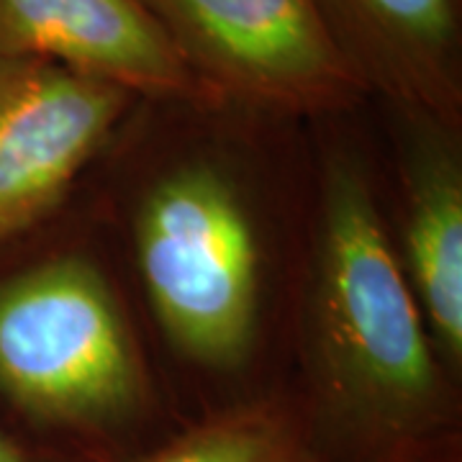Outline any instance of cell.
<instances>
[{
  "mask_svg": "<svg viewBox=\"0 0 462 462\" xmlns=\"http://www.w3.org/2000/svg\"><path fill=\"white\" fill-rule=\"evenodd\" d=\"M80 200L170 396L185 388L208 413L291 385L316 211L311 121L211 93L136 98Z\"/></svg>",
  "mask_w": 462,
  "mask_h": 462,
  "instance_id": "cell-1",
  "label": "cell"
},
{
  "mask_svg": "<svg viewBox=\"0 0 462 462\" xmlns=\"http://www.w3.org/2000/svg\"><path fill=\"white\" fill-rule=\"evenodd\" d=\"M363 111L311 121L316 211L291 388L319 457L437 462L457 449L460 378L398 263Z\"/></svg>",
  "mask_w": 462,
  "mask_h": 462,
  "instance_id": "cell-2",
  "label": "cell"
},
{
  "mask_svg": "<svg viewBox=\"0 0 462 462\" xmlns=\"http://www.w3.org/2000/svg\"><path fill=\"white\" fill-rule=\"evenodd\" d=\"M147 329L80 193L0 252V406L57 455L126 462L170 409Z\"/></svg>",
  "mask_w": 462,
  "mask_h": 462,
  "instance_id": "cell-3",
  "label": "cell"
},
{
  "mask_svg": "<svg viewBox=\"0 0 462 462\" xmlns=\"http://www.w3.org/2000/svg\"><path fill=\"white\" fill-rule=\"evenodd\" d=\"M185 67L218 98L321 121L373 103L319 0H144Z\"/></svg>",
  "mask_w": 462,
  "mask_h": 462,
  "instance_id": "cell-4",
  "label": "cell"
},
{
  "mask_svg": "<svg viewBox=\"0 0 462 462\" xmlns=\"http://www.w3.org/2000/svg\"><path fill=\"white\" fill-rule=\"evenodd\" d=\"M134 100L50 60L0 57V252L75 200Z\"/></svg>",
  "mask_w": 462,
  "mask_h": 462,
  "instance_id": "cell-5",
  "label": "cell"
},
{
  "mask_svg": "<svg viewBox=\"0 0 462 462\" xmlns=\"http://www.w3.org/2000/svg\"><path fill=\"white\" fill-rule=\"evenodd\" d=\"M380 114L391 142V167L380 165L391 239L431 339L460 378L462 126L391 106Z\"/></svg>",
  "mask_w": 462,
  "mask_h": 462,
  "instance_id": "cell-6",
  "label": "cell"
},
{
  "mask_svg": "<svg viewBox=\"0 0 462 462\" xmlns=\"http://www.w3.org/2000/svg\"><path fill=\"white\" fill-rule=\"evenodd\" d=\"M0 57L50 60L136 98L208 93L144 0H0Z\"/></svg>",
  "mask_w": 462,
  "mask_h": 462,
  "instance_id": "cell-7",
  "label": "cell"
},
{
  "mask_svg": "<svg viewBox=\"0 0 462 462\" xmlns=\"http://www.w3.org/2000/svg\"><path fill=\"white\" fill-rule=\"evenodd\" d=\"M373 103L462 126V0H319Z\"/></svg>",
  "mask_w": 462,
  "mask_h": 462,
  "instance_id": "cell-8",
  "label": "cell"
},
{
  "mask_svg": "<svg viewBox=\"0 0 462 462\" xmlns=\"http://www.w3.org/2000/svg\"><path fill=\"white\" fill-rule=\"evenodd\" d=\"M309 427L293 388L200 413L126 462H303Z\"/></svg>",
  "mask_w": 462,
  "mask_h": 462,
  "instance_id": "cell-9",
  "label": "cell"
},
{
  "mask_svg": "<svg viewBox=\"0 0 462 462\" xmlns=\"http://www.w3.org/2000/svg\"><path fill=\"white\" fill-rule=\"evenodd\" d=\"M0 462H39L29 447L18 439L11 430L0 424Z\"/></svg>",
  "mask_w": 462,
  "mask_h": 462,
  "instance_id": "cell-10",
  "label": "cell"
},
{
  "mask_svg": "<svg viewBox=\"0 0 462 462\" xmlns=\"http://www.w3.org/2000/svg\"><path fill=\"white\" fill-rule=\"evenodd\" d=\"M437 462H460V455H457V449H452V452H447L445 457H439Z\"/></svg>",
  "mask_w": 462,
  "mask_h": 462,
  "instance_id": "cell-11",
  "label": "cell"
},
{
  "mask_svg": "<svg viewBox=\"0 0 462 462\" xmlns=\"http://www.w3.org/2000/svg\"><path fill=\"white\" fill-rule=\"evenodd\" d=\"M303 462H331V460H327V457H319L316 452H309V455H306V460H303Z\"/></svg>",
  "mask_w": 462,
  "mask_h": 462,
  "instance_id": "cell-12",
  "label": "cell"
}]
</instances>
